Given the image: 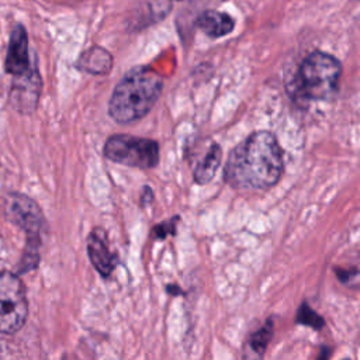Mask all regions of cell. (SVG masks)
<instances>
[{"instance_id": "10", "label": "cell", "mask_w": 360, "mask_h": 360, "mask_svg": "<svg viewBox=\"0 0 360 360\" xmlns=\"http://www.w3.org/2000/svg\"><path fill=\"white\" fill-rule=\"evenodd\" d=\"M197 25L211 38H219L229 34L235 27V20L225 13L207 10L197 18Z\"/></svg>"}, {"instance_id": "5", "label": "cell", "mask_w": 360, "mask_h": 360, "mask_svg": "<svg viewBox=\"0 0 360 360\" xmlns=\"http://www.w3.org/2000/svg\"><path fill=\"white\" fill-rule=\"evenodd\" d=\"M27 315L28 301L21 280L10 271H0V332H17Z\"/></svg>"}, {"instance_id": "13", "label": "cell", "mask_w": 360, "mask_h": 360, "mask_svg": "<svg viewBox=\"0 0 360 360\" xmlns=\"http://www.w3.org/2000/svg\"><path fill=\"white\" fill-rule=\"evenodd\" d=\"M271 336H273V321L267 319V322L250 336L249 347L252 349L253 353H256L257 356H262L266 352L267 345L271 340Z\"/></svg>"}, {"instance_id": "14", "label": "cell", "mask_w": 360, "mask_h": 360, "mask_svg": "<svg viewBox=\"0 0 360 360\" xmlns=\"http://www.w3.org/2000/svg\"><path fill=\"white\" fill-rule=\"evenodd\" d=\"M297 322L316 330L322 329L325 325V319L318 312H315L307 302H302L301 307L298 308Z\"/></svg>"}, {"instance_id": "15", "label": "cell", "mask_w": 360, "mask_h": 360, "mask_svg": "<svg viewBox=\"0 0 360 360\" xmlns=\"http://www.w3.org/2000/svg\"><path fill=\"white\" fill-rule=\"evenodd\" d=\"M335 273L343 284H346L349 287H354V288L357 287V284H359V270H357V267H353V269H349V270H343V269L338 267V269H335Z\"/></svg>"}, {"instance_id": "16", "label": "cell", "mask_w": 360, "mask_h": 360, "mask_svg": "<svg viewBox=\"0 0 360 360\" xmlns=\"http://www.w3.org/2000/svg\"><path fill=\"white\" fill-rule=\"evenodd\" d=\"M174 232V222H165V224H159L158 226H155L153 229V235L158 239H165L169 233Z\"/></svg>"}, {"instance_id": "17", "label": "cell", "mask_w": 360, "mask_h": 360, "mask_svg": "<svg viewBox=\"0 0 360 360\" xmlns=\"http://www.w3.org/2000/svg\"><path fill=\"white\" fill-rule=\"evenodd\" d=\"M329 356H330V350H329V347H322V350H321V353L318 354L316 360H328V359H329Z\"/></svg>"}, {"instance_id": "3", "label": "cell", "mask_w": 360, "mask_h": 360, "mask_svg": "<svg viewBox=\"0 0 360 360\" xmlns=\"http://www.w3.org/2000/svg\"><path fill=\"white\" fill-rule=\"evenodd\" d=\"M340 73L342 68L335 56L312 52L300 68L301 90L309 98L326 100L336 91Z\"/></svg>"}, {"instance_id": "12", "label": "cell", "mask_w": 360, "mask_h": 360, "mask_svg": "<svg viewBox=\"0 0 360 360\" xmlns=\"http://www.w3.org/2000/svg\"><path fill=\"white\" fill-rule=\"evenodd\" d=\"M221 158H222L221 148L217 143H214L210 148V150L207 152V155L204 156V159L200 162V165L195 167V170H194V180L198 184L208 183L214 177L217 169L219 167Z\"/></svg>"}, {"instance_id": "6", "label": "cell", "mask_w": 360, "mask_h": 360, "mask_svg": "<svg viewBox=\"0 0 360 360\" xmlns=\"http://www.w3.org/2000/svg\"><path fill=\"white\" fill-rule=\"evenodd\" d=\"M4 215L8 221L24 229L31 239L39 240L45 221L34 200L18 193L8 194L4 198Z\"/></svg>"}, {"instance_id": "7", "label": "cell", "mask_w": 360, "mask_h": 360, "mask_svg": "<svg viewBox=\"0 0 360 360\" xmlns=\"http://www.w3.org/2000/svg\"><path fill=\"white\" fill-rule=\"evenodd\" d=\"M41 91V79L37 69H31L22 76H17L10 91V103L14 110L28 114L35 110Z\"/></svg>"}, {"instance_id": "8", "label": "cell", "mask_w": 360, "mask_h": 360, "mask_svg": "<svg viewBox=\"0 0 360 360\" xmlns=\"http://www.w3.org/2000/svg\"><path fill=\"white\" fill-rule=\"evenodd\" d=\"M4 68L14 77L22 76L32 69L30 62V55H28L27 32L22 28V25H17L10 35Z\"/></svg>"}, {"instance_id": "4", "label": "cell", "mask_w": 360, "mask_h": 360, "mask_svg": "<svg viewBox=\"0 0 360 360\" xmlns=\"http://www.w3.org/2000/svg\"><path fill=\"white\" fill-rule=\"evenodd\" d=\"M104 156L115 163L150 169L159 162V146L152 139L118 134L104 143Z\"/></svg>"}, {"instance_id": "2", "label": "cell", "mask_w": 360, "mask_h": 360, "mask_svg": "<svg viewBox=\"0 0 360 360\" xmlns=\"http://www.w3.org/2000/svg\"><path fill=\"white\" fill-rule=\"evenodd\" d=\"M162 87L163 82L156 72L135 68L115 86L108 103V114L120 124L134 122L149 112Z\"/></svg>"}, {"instance_id": "18", "label": "cell", "mask_w": 360, "mask_h": 360, "mask_svg": "<svg viewBox=\"0 0 360 360\" xmlns=\"http://www.w3.org/2000/svg\"><path fill=\"white\" fill-rule=\"evenodd\" d=\"M343 360H350V359H343Z\"/></svg>"}, {"instance_id": "9", "label": "cell", "mask_w": 360, "mask_h": 360, "mask_svg": "<svg viewBox=\"0 0 360 360\" xmlns=\"http://www.w3.org/2000/svg\"><path fill=\"white\" fill-rule=\"evenodd\" d=\"M87 255L94 269L103 276L108 277L114 270L115 259L108 249L107 235L101 228H94L87 236Z\"/></svg>"}, {"instance_id": "11", "label": "cell", "mask_w": 360, "mask_h": 360, "mask_svg": "<svg viewBox=\"0 0 360 360\" xmlns=\"http://www.w3.org/2000/svg\"><path fill=\"white\" fill-rule=\"evenodd\" d=\"M79 68L94 73V75H104L111 69L112 59L107 51L103 48H91L87 49L79 59Z\"/></svg>"}, {"instance_id": "1", "label": "cell", "mask_w": 360, "mask_h": 360, "mask_svg": "<svg viewBox=\"0 0 360 360\" xmlns=\"http://www.w3.org/2000/svg\"><path fill=\"white\" fill-rule=\"evenodd\" d=\"M283 173V153L276 136L267 131L250 134L229 155L225 179L238 187L269 188Z\"/></svg>"}]
</instances>
